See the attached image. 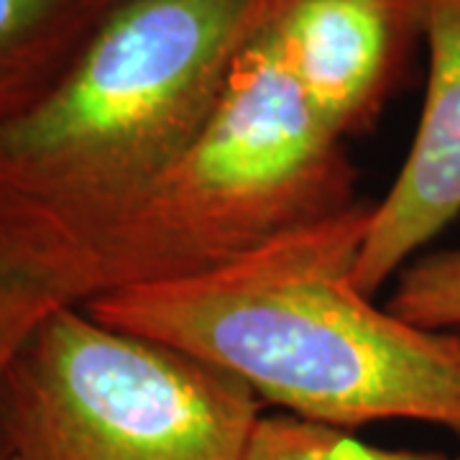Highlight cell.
<instances>
[{"instance_id": "obj_1", "label": "cell", "mask_w": 460, "mask_h": 460, "mask_svg": "<svg viewBox=\"0 0 460 460\" xmlns=\"http://www.w3.org/2000/svg\"><path fill=\"white\" fill-rule=\"evenodd\" d=\"M371 205L358 199L215 271L84 310L210 363L296 420L345 432L411 420L460 438V332L410 325L350 279Z\"/></svg>"}, {"instance_id": "obj_2", "label": "cell", "mask_w": 460, "mask_h": 460, "mask_svg": "<svg viewBox=\"0 0 460 460\" xmlns=\"http://www.w3.org/2000/svg\"><path fill=\"white\" fill-rule=\"evenodd\" d=\"M266 11L269 0L111 5L57 83L0 120V269L41 289L181 159Z\"/></svg>"}, {"instance_id": "obj_3", "label": "cell", "mask_w": 460, "mask_h": 460, "mask_svg": "<svg viewBox=\"0 0 460 460\" xmlns=\"http://www.w3.org/2000/svg\"><path fill=\"white\" fill-rule=\"evenodd\" d=\"M358 202L345 141L314 115L261 33L198 141L57 263L62 305L192 279Z\"/></svg>"}, {"instance_id": "obj_4", "label": "cell", "mask_w": 460, "mask_h": 460, "mask_svg": "<svg viewBox=\"0 0 460 460\" xmlns=\"http://www.w3.org/2000/svg\"><path fill=\"white\" fill-rule=\"evenodd\" d=\"M261 417L243 381L62 305L8 371L0 460H246Z\"/></svg>"}, {"instance_id": "obj_5", "label": "cell", "mask_w": 460, "mask_h": 460, "mask_svg": "<svg viewBox=\"0 0 460 460\" xmlns=\"http://www.w3.org/2000/svg\"><path fill=\"white\" fill-rule=\"evenodd\" d=\"M428 0H269L261 36L341 141L366 131L425 44Z\"/></svg>"}, {"instance_id": "obj_6", "label": "cell", "mask_w": 460, "mask_h": 460, "mask_svg": "<svg viewBox=\"0 0 460 460\" xmlns=\"http://www.w3.org/2000/svg\"><path fill=\"white\" fill-rule=\"evenodd\" d=\"M420 123L386 195L371 205L350 279L374 296L460 215V0H428Z\"/></svg>"}, {"instance_id": "obj_7", "label": "cell", "mask_w": 460, "mask_h": 460, "mask_svg": "<svg viewBox=\"0 0 460 460\" xmlns=\"http://www.w3.org/2000/svg\"><path fill=\"white\" fill-rule=\"evenodd\" d=\"M118 0H0V120L41 98Z\"/></svg>"}, {"instance_id": "obj_8", "label": "cell", "mask_w": 460, "mask_h": 460, "mask_svg": "<svg viewBox=\"0 0 460 460\" xmlns=\"http://www.w3.org/2000/svg\"><path fill=\"white\" fill-rule=\"evenodd\" d=\"M246 460H460L458 450H399L363 443L350 432L305 422L289 414H263Z\"/></svg>"}, {"instance_id": "obj_9", "label": "cell", "mask_w": 460, "mask_h": 460, "mask_svg": "<svg viewBox=\"0 0 460 460\" xmlns=\"http://www.w3.org/2000/svg\"><path fill=\"white\" fill-rule=\"evenodd\" d=\"M386 310L435 332H460V248L425 251L392 281Z\"/></svg>"}, {"instance_id": "obj_10", "label": "cell", "mask_w": 460, "mask_h": 460, "mask_svg": "<svg viewBox=\"0 0 460 460\" xmlns=\"http://www.w3.org/2000/svg\"><path fill=\"white\" fill-rule=\"evenodd\" d=\"M57 307H62L59 299L0 269V399L21 348Z\"/></svg>"}]
</instances>
